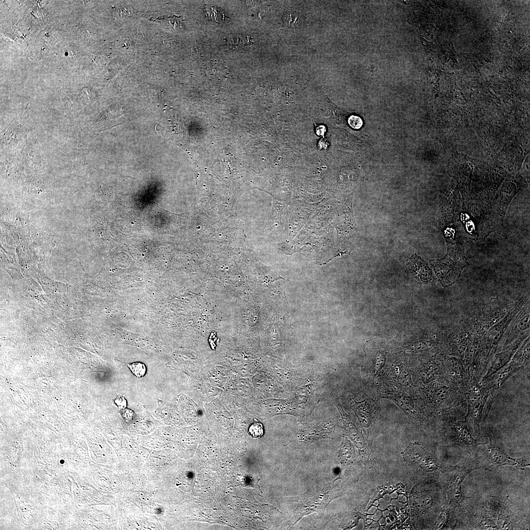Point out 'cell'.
I'll return each mask as SVG.
<instances>
[{"label": "cell", "mask_w": 530, "mask_h": 530, "mask_svg": "<svg viewBox=\"0 0 530 530\" xmlns=\"http://www.w3.org/2000/svg\"><path fill=\"white\" fill-rule=\"evenodd\" d=\"M530 310L529 300L513 317L501 340L502 346L504 349L517 338L530 330Z\"/></svg>", "instance_id": "5"}, {"label": "cell", "mask_w": 530, "mask_h": 530, "mask_svg": "<svg viewBox=\"0 0 530 530\" xmlns=\"http://www.w3.org/2000/svg\"><path fill=\"white\" fill-rule=\"evenodd\" d=\"M509 310L493 305L477 312L471 319L464 321L468 325L472 335L480 338L491 327L500 320Z\"/></svg>", "instance_id": "3"}, {"label": "cell", "mask_w": 530, "mask_h": 530, "mask_svg": "<svg viewBox=\"0 0 530 530\" xmlns=\"http://www.w3.org/2000/svg\"><path fill=\"white\" fill-rule=\"evenodd\" d=\"M284 22L287 26L291 28H296L301 26L302 18L295 12H289L285 15Z\"/></svg>", "instance_id": "12"}, {"label": "cell", "mask_w": 530, "mask_h": 530, "mask_svg": "<svg viewBox=\"0 0 530 530\" xmlns=\"http://www.w3.org/2000/svg\"><path fill=\"white\" fill-rule=\"evenodd\" d=\"M465 476V474L456 475L450 484L449 488L450 496L454 502L459 503L462 500L461 483Z\"/></svg>", "instance_id": "11"}, {"label": "cell", "mask_w": 530, "mask_h": 530, "mask_svg": "<svg viewBox=\"0 0 530 530\" xmlns=\"http://www.w3.org/2000/svg\"><path fill=\"white\" fill-rule=\"evenodd\" d=\"M493 387L489 389L475 387L469 392L467 422L476 432L480 430L496 393Z\"/></svg>", "instance_id": "2"}, {"label": "cell", "mask_w": 530, "mask_h": 530, "mask_svg": "<svg viewBox=\"0 0 530 530\" xmlns=\"http://www.w3.org/2000/svg\"><path fill=\"white\" fill-rule=\"evenodd\" d=\"M453 429L457 444L469 453L474 452L479 444L472 437L468 428L466 422L461 421L456 422L454 424Z\"/></svg>", "instance_id": "9"}, {"label": "cell", "mask_w": 530, "mask_h": 530, "mask_svg": "<svg viewBox=\"0 0 530 530\" xmlns=\"http://www.w3.org/2000/svg\"><path fill=\"white\" fill-rule=\"evenodd\" d=\"M128 366L133 374L137 377H143L146 372V367L145 364L141 362L130 363L128 364Z\"/></svg>", "instance_id": "13"}, {"label": "cell", "mask_w": 530, "mask_h": 530, "mask_svg": "<svg viewBox=\"0 0 530 530\" xmlns=\"http://www.w3.org/2000/svg\"><path fill=\"white\" fill-rule=\"evenodd\" d=\"M409 260L408 267L414 276L423 282H429L432 280V271L424 260L417 255L412 256Z\"/></svg>", "instance_id": "10"}, {"label": "cell", "mask_w": 530, "mask_h": 530, "mask_svg": "<svg viewBox=\"0 0 530 530\" xmlns=\"http://www.w3.org/2000/svg\"><path fill=\"white\" fill-rule=\"evenodd\" d=\"M529 300L527 295L522 296L500 320L480 337L482 356L485 361L491 359L511 320Z\"/></svg>", "instance_id": "1"}, {"label": "cell", "mask_w": 530, "mask_h": 530, "mask_svg": "<svg viewBox=\"0 0 530 530\" xmlns=\"http://www.w3.org/2000/svg\"><path fill=\"white\" fill-rule=\"evenodd\" d=\"M487 452L489 459L496 468L509 465L522 470L530 465L529 462L526 460L512 458L498 447L489 446Z\"/></svg>", "instance_id": "8"}, {"label": "cell", "mask_w": 530, "mask_h": 530, "mask_svg": "<svg viewBox=\"0 0 530 530\" xmlns=\"http://www.w3.org/2000/svg\"><path fill=\"white\" fill-rule=\"evenodd\" d=\"M114 403L119 409H125L127 405V401L125 398L119 396L114 400Z\"/></svg>", "instance_id": "16"}, {"label": "cell", "mask_w": 530, "mask_h": 530, "mask_svg": "<svg viewBox=\"0 0 530 530\" xmlns=\"http://www.w3.org/2000/svg\"><path fill=\"white\" fill-rule=\"evenodd\" d=\"M349 123L350 126L354 128H359L362 126L361 119L356 116H352L349 118Z\"/></svg>", "instance_id": "15"}, {"label": "cell", "mask_w": 530, "mask_h": 530, "mask_svg": "<svg viewBox=\"0 0 530 530\" xmlns=\"http://www.w3.org/2000/svg\"><path fill=\"white\" fill-rule=\"evenodd\" d=\"M530 330L519 336L515 341L508 345L505 349L497 353L493 358L492 363L486 374L483 376L481 382L485 383L500 370L505 366L511 360L513 355L519 348L522 342L525 338L529 336Z\"/></svg>", "instance_id": "6"}, {"label": "cell", "mask_w": 530, "mask_h": 530, "mask_svg": "<svg viewBox=\"0 0 530 530\" xmlns=\"http://www.w3.org/2000/svg\"><path fill=\"white\" fill-rule=\"evenodd\" d=\"M472 338L473 335L464 321L453 326L449 336V344L452 355L463 358L466 348Z\"/></svg>", "instance_id": "7"}, {"label": "cell", "mask_w": 530, "mask_h": 530, "mask_svg": "<svg viewBox=\"0 0 530 530\" xmlns=\"http://www.w3.org/2000/svg\"><path fill=\"white\" fill-rule=\"evenodd\" d=\"M248 432L253 437L259 438L261 437L264 433L262 424L258 422L252 424L249 428Z\"/></svg>", "instance_id": "14"}, {"label": "cell", "mask_w": 530, "mask_h": 530, "mask_svg": "<svg viewBox=\"0 0 530 530\" xmlns=\"http://www.w3.org/2000/svg\"><path fill=\"white\" fill-rule=\"evenodd\" d=\"M430 262L435 274L444 287H450L457 281L462 270L468 264L455 261L448 255L441 260Z\"/></svg>", "instance_id": "4"}, {"label": "cell", "mask_w": 530, "mask_h": 530, "mask_svg": "<svg viewBox=\"0 0 530 530\" xmlns=\"http://www.w3.org/2000/svg\"><path fill=\"white\" fill-rule=\"evenodd\" d=\"M122 415L125 420L131 421L133 417V412L130 409H124L122 411Z\"/></svg>", "instance_id": "17"}]
</instances>
